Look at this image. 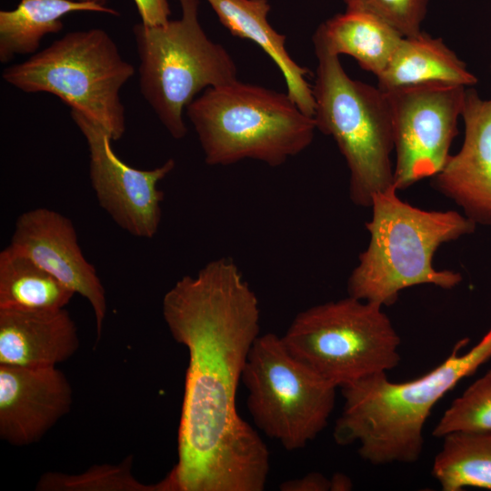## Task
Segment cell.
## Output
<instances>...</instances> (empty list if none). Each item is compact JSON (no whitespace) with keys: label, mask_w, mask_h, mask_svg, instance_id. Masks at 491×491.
<instances>
[{"label":"cell","mask_w":491,"mask_h":491,"mask_svg":"<svg viewBox=\"0 0 491 491\" xmlns=\"http://www.w3.org/2000/svg\"><path fill=\"white\" fill-rule=\"evenodd\" d=\"M463 345L458 342L440 365L413 380L392 382L381 373L342 387L344 406L333 434L336 444H358L361 458L375 466L418 460L424 426L436 404L491 358V327L460 354Z\"/></svg>","instance_id":"cell-2"},{"label":"cell","mask_w":491,"mask_h":491,"mask_svg":"<svg viewBox=\"0 0 491 491\" xmlns=\"http://www.w3.org/2000/svg\"><path fill=\"white\" fill-rule=\"evenodd\" d=\"M74 12L119 15L118 11L92 2L20 0L15 9L0 12V62L35 54L44 36L61 31L63 17Z\"/></svg>","instance_id":"cell-19"},{"label":"cell","mask_w":491,"mask_h":491,"mask_svg":"<svg viewBox=\"0 0 491 491\" xmlns=\"http://www.w3.org/2000/svg\"><path fill=\"white\" fill-rule=\"evenodd\" d=\"M221 24L235 36L257 45L276 65L286 85V93L306 115L313 116L315 99L307 81L309 70L301 66L286 48V36L268 21V0H206Z\"/></svg>","instance_id":"cell-16"},{"label":"cell","mask_w":491,"mask_h":491,"mask_svg":"<svg viewBox=\"0 0 491 491\" xmlns=\"http://www.w3.org/2000/svg\"><path fill=\"white\" fill-rule=\"evenodd\" d=\"M162 314L188 352L177 463L165 491H262L269 452L236 411V393L260 335L256 295L229 257L208 262L165 294Z\"/></svg>","instance_id":"cell-1"},{"label":"cell","mask_w":491,"mask_h":491,"mask_svg":"<svg viewBox=\"0 0 491 491\" xmlns=\"http://www.w3.org/2000/svg\"><path fill=\"white\" fill-rule=\"evenodd\" d=\"M346 11L370 15L396 30L413 36L421 32L428 0H344Z\"/></svg>","instance_id":"cell-24"},{"label":"cell","mask_w":491,"mask_h":491,"mask_svg":"<svg viewBox=\"0 0 491 491\" xmlns=\"http://www.w3.org/2000/svg\"><path fill=\"white\" fill-rule=\"evenodd\" d=\"M279 489L282 491H331V480L317 472L283 482Z\"/></svg>","instance_id":"cell-26"},{"label":"cell","mask_w":491,"mask_h":491,"mask_svg":"<svg viewBox=\"0 0 491 491\" xmlns=\"http://www.w3.org/2000/svg\"><path fill=\"white\" fill-rule=\"evenodd\" d=\"M77 327L65 308L0 309V365L52 367L79 348Z\"/></svg>","instance_id":"cell-15"},{"label":"cell","mask_w":491,"mask_h":491,"mask_svg":"<svg viewBox=\"0 0 491 491\" xmlns=\"http://www.w3.org/2000/svg\"><path fill=\"white\" fill-rule=\"evenodd\" d=\"M466 91L463 85L435 83L385 92L392 117L397 191L443 168L458 134Z\"/></svg>","instance_id":"cell-10"},{"label":"cell","mask_w":491,"mask_h":491,"mask_svg":"<svg viewBox=\"0 0 491 491\" xmlns=\"http://www.w3.org/2000/svg\"><path fill=\"white\" fill-rule=\"evenodd\" d=\"M75 293L8 246L0 252V309H60Z\"/></svg>","instance_id":"cell-20"},{"label":"cell","mask_w":491,"mask_h":491,"mask_svg":"<svg viewBox=\"0 0 491 491\" xmlns=\"http://www.w3.org/2000/svg\"><path fill=\"white\" fill-rule=\"evenodd\" d=\"M396 192L391 187L373 197L372 217L366 224L369 243L347 280L348 296L383 307L414 286H456L461 275L436 269L433 257L440 246L473 233L476 226L456 211L413 206Z\"/></svg>","instance_id":"cell-3"},{"label":"cell","mask_w":491,"mask_h":491,"mask_svg":"<svg viewBox=\"0 0 491 491\" xmlns=\"http://www.w3.org/2000/svg\"><path fill=\"white\" fill-rule=\"evenodd\" d=\"M181 17L162 25L133 26L141 95L175 139L187 134L183 114L196 95L238 79L228 51L208 37L199 0H177Z\"/></svg>","instance_id":"cell-6"},{"label":"cell","mask_w":491,"mask_h":491,"mask_svg":"<svg viewBox=\"0 0 491 491\" xmlns=\"http://www.w3.org/2000/svg\"><path fill=\"white\" fill-rule=\"evenodd\" d=\"M491 431V369L474 381L444 412L435 437L456 432Z\"/></svg>","instance_id":"cell-23"},{"label":"cell","mask_w":491,"mask_h":491,"mask_svg":"<svg viewBox=\"0 0 491 491\" xmlns=\"http://www.w3.org/2000/svg\"><path fill=\"white\" fill-rule=\"evenodd\" d=\"M8 246L88 301L95 319L98 344L107 312L105 289L80 248L73 222L53 209L27 210L17 217Z\"/></svg>","instance_id":"cell-12"},{"label":"cell","mask_w":491,"mask_h":491,"mask_svg":"<svg viewBox=\"0 0 491 491\" xmlns=\"http://www.w3.org/2000/svg\"><path fill=\"white\" fill-rule=\"evenodd\" d=\"M442 439L432 465V475L442 490H491V431L456 432Z\"/></svg>","instance_id":"cell-21"},{"label":"cell","mask_w":491,"mask_h":491,"mask_svg":"<svg viewBox=\"0 0 491 491\" xmlns=\"http://www.w3.org/2000/svg\"><path fill=\"white\" fill-rule=\"evenodd\" d=\"M185 113L209 165L253 159L278 166L306 149L316 130L287 93L238 79L205 89Z\"/></svg>","instance_id":"cell-4"},{"label":"cell","mask_w":491,"mask_h":491,"mask_svg":"<svg viewBox=\"0 0 491 491\" xmlns=\"http://www.w3.org/2000/svg\"><path fill=\"white\" fill-rule=\"evenodd\" d=\"M74 1L92 2V3L99 4L102 5H105V4L108 2V0H74Z\"/></svg>","instance_id":"cell-28"},{"label":"cell","mask_w":491,"mask_h":491,"mask_svg":"<svg viewBox=\"0 0 491 491\" xmlns=\"http://www.w3.org/2000/svg\"><path fill=\"white\" fill-rule=\"evenodd\" d=\"M89 152V178L99 205L123 230L139 238H153L160 225L164 193L158 183L175 168L173 158L149 170L122 161L109 133L97 122L71 110Z\"/></svg>","instance_id":"cell-11"},{"label":"cell","mask_w":491,"mask_h":491,"mask_svg":"<svg viewBox=\"0 0 491 491\" xmlns=\"http://www.w3.org/2000/svg\"><path fill=\"white\" fill-rule=\"evenodd\" d=\"M134 73L108 33L91 28L66 33L25 61L6 67L2 77L25 93L57 96L117 141L125 131L120 91Z\"/></svg>","instance_id":"cell-7"},{"label":"cell","mask_w":491,"mask_h":491,"mask_svg":"<svg viewBox=\"0 0 491 491\" xmlns=\"http://www.w3.org/2000/svg\"><path fill=\"white\" fill-rule=\"evenodd\" d=\"M330 480L331 491H346L353 486L350 478L342 473L335 474Z\"/></svg>","instance_id":"cell-27"},{"label":"cell","mask_w":491,"mask_h":491,"mask_svg":"<svg viewBox=\"0 0 491 491\" xmlns=\"http://www.w3.org/2000/svg\"><path fill=\"white\" fill-rule=\"evenodd\" d=\"M141 17V22L147 25L166 24L171 15L167 0H134Z\"/></svg>","instance_id":"cell-25"},{"label":"cell","mask_w":491,"mask_h":491,"mask_svg":"<svg viewBox=\"0 0 491 491\" xmlns=\"http://www.w3.org/2000/svg\"><path fill=\"white\" fill-rule=\"evenodd\" d=\"M317 58L314 120L330 135L349 170V196L370 207L373 197L394 185L392 117L385 92L351 78L339 56L315 47Z\"/></svg>","instance_id":"cell-5"},{"label":"cell","mask_w":491,"mask_h":491,"mask_svg":"<svg viewBox=\"0 0 491 491\" xmlns=\"http://www.w3.org/2000/svg\"><path fill=\"white\" fill-rule=\"evenodd\" d=\"M404 36L385 22L364 13L346 11L321 24L313 35L315 47L346 55L377 77Z\"/></svg>","instance_id":"cell-18"},{"label":"cell","mask_w":491,"mask_h":491,"mask_svg":"<svg viewBox=\"0 0 491 491\" xmlns=\"http://www.w3.org/2000/svg\"><path fill=\"white\" fill-rule=\"evenodd\" d=\"M73 392L56 366L0 365V438L14 446L38 442L71 409Z\"/></svg>","instance_id":"cell-13"},{"label":"cell","mask_w":491,"mask_h":491,"mask_svg":"<svg viewBox=\"0 0 491 491\" xmlns=\"http://www.w3.org/2000/svg\"><path fill=\"white\" fill-rule=\"evenodd\" d=\"M242 382L256 426L287 451L314 440L335 408L337 387L295 356L274 333L256 339Z\"/></svg>","instance_id":"cell-9"},{"label":"cell","mask_w":491,"mask_h":491,"mask_svg":"<svg viewBox=\"0 0 491 491\" xmlns=\"http://www.w3.org/2000/svg\"><path fill=\"white\" fill-rule=\"evenodd\" d=\"M461 117L463 145L432 177L433 187L476 225H491V99L466 89Z\"/></svg>","instance_id":"cell-14"},{"label":"cell","mask_w":491,"mask_h":491,"mask_svg":"<svg viewBox=\"0 0 491 491\" xmlns=\"http://www.w3.org/2000/svg\"><path fill=\"white\" fill-rule=\"evenodd\" d=\"M282 337L337 388L386 373L401 359L400 336L383 306L350 296L298 313Z\"/></svg>","instance_id":"cell-8"},{"label":"cell","mask_w":491,"mask_h":491,"mask_svg":"<svg viewBox=\"0 0 491 491\" xmlns=\"http://www.w3.org/2000/svg\"><path fill=\"white\" fill-rule=\"evenodd\" d=\"M376 78L377 87L384 92L435 83L466 87L477 82L476 75L442 39L423 31L400 40Z\"/></svg>","instance_id":"cell-17"},{"label":"cell","mask_w":491,"mask_h":491,"mask_svg":"<svg viewBox=\"0 0 491 491\" xmlns=\"http://www.w3.org/2000/svg\"><path fill=\"white\" fill-rule=\"evenodd\" d=\"M131 456L116 465H97L79 474L47 472L36 485L39 491H162L160 482L146 485L132 474Z\"/></svg>","instance_id":"cell-22"}]
</instances>
